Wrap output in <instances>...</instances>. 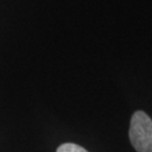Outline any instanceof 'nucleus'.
<instances>
[{
    "instance_id": "obj_2",
    "label": "nucleus",
    "mask_w": 152,
    "mask_h": 152,
    "mask_svg": "<svg viewBox=\"0 0 152 152\" xmlns=\"http://www.w3.org/2000/svg\"><path fill=\"white\" fill-rule=\"evenodd\" d=\"M56 152H88L85 148L75 143H63L58 148Z\"/></svg>"
},
{
    "instance_id": "obj_1",
    "label": "nucleus",
    "mask_w": 152,
    "mask_h": 152,
    "mask_svg": "<svg viewBox=\"0 0 152 152\" xmlns=\"http://www.w3.org/2000/svg\"><path fill=\"white\" fill-rule=\"evenodd\" d=\"M130 141L136 152H152V120L142 110L135 112L130 124Z\"/></svg>"
}]
</instances>
